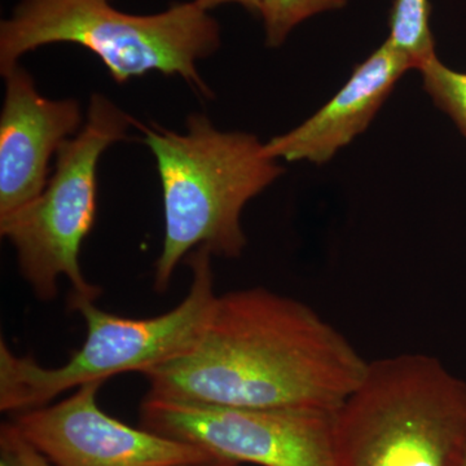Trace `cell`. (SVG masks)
I'll return each instance as SVG.
<instances>
[{
  "instance_id": "1",
  "label": "cell",
  "mask_w": 466,
  "mask_h": 466,
  "mask_svg": "<svg viewBox=\"0 0 466 466\" xmlns=\"http://www.w3.org/2000/svg\"><path fill=\"white\" fill-rule=\"evenodd\" d=\"M370 361L315 309L265 288L218 296L198 341L147 372V397L336 412Z\"/></svg>"
},
{
  "instance_id": "2",
  "label": "cell",
  "mask_w": 466,
  "mask_h": 466,
  "mask_svg": "<svg viewBox=\"0 0 466 466\" xmlns=\"http://www.w3.org/2000/svg\"><path fill=\"white\" fill-rule=\"evenodd\" d=\"M157 164L165 236L156 263L155 290L167 291L177 265L193 250L238 258L247 238L245 205L275 182L284 168L256 135L218 130L207 116L191 115L186 133L140 125Z\"/></svg>"
},
{
  "instance_id": "3",
  "label": "cell",
  "mask_w": 466,
  "mask_h": 466,
  "mask_svg": "<svg viewBox=\"0 0 466 466\" xmlns=\"http://www.w3.org/2000/svg\"><path fill=\"white\" fill-rule=\"evenodd\" d=\"M465 458L466 382L431 355L370 361L334 413L332 466H460Z\"/></svg>"
},
{
  "instance_id": "4",
  "label": "cell",
  "mask_w": 466,
  "mask_h": 466,
  "mask_svg": "<svg viewBox=\"0 0 466 466\" xmlns=\"http://www.w3.org/2000/svg\"><path fill=\"white\" fill-rule=\"evenodd\" d=\"M52 43H75L100 58L116 84L158 72L210 96L198 63L218 50L219 25L195 0L156 15L125 14L109 0H20L0 24V73Z\"/></svg>"
},
{
  "instance_id": "5",
  "label": "cell",
  "mask_w": 466,
  "mask_h": 466,
  "mask_svg": "<svg viewBox=\"0 0 466 466\" xmlns=\"http://www.w3.org/2000/svg\"><path fill=\"white\" fill-rule=\"evenodd\" d=\"M211 251L198 248L187 257L192 283L177 308L148 319L118 317L95 305V299H70L86 324V339L69 360L43 367L18 357L0 342V410L21 413L47 406L63 392L122 373L146 375L195 345L216 303Z\"/></svg>"
},
{
  "instance_id": "6",
  "label": "cell",
  "mask_w": 466,
  "mask_h": 466,
  "mask_svg": "<svg viewBox=\"0 0 466 466\" xmlns=\"http://www.w3.org/2000/svg\"><path fill=\"white\" fill-rule=\"evenodd\" d=\"M133 125L108 97L92 95L84 127L58 149L45 191L0 219V233L16 250L21 274L39 299L56 297L60 278L70 281L76 299L99 297L79 258L96 217L99 159L112 144L126 139Z\"/></svg>"
},
{
  "instance_id": "7",
  "label": "cell",
  "mask_w": 466,
  "mask_h": 466,
  "mask_svg": "<svg viewBox=\"0 0 466 466\" xmlns=\"http://www.w3.org/2000/svg\"><path fill=\"white\" fill-rule=\"evenodd\" d=\"M334 413L202 406L146 397L140 426L238 464L332 466Z\"/></svg>"
},
{
  "instance_id": "8",
  "label": "cell",
  "mask_w": 466,
  "mask_h": 466,
  "mask_svg": "<svg viewBox=\"0 0 466 466\" xmlns=\"http://www.w3.org/2000/svg\"><path fill=\"white\" fill-rule=\"evenodd\" d=\"M101 386L87 383L56 404L17 413L12 422L56 466H177L216 458L104 412L97 404Z\"/></svg>"
},
{
  "instance_id": "9",
  "label": "cell",
  "mask_w": 466,
  "mask_h": 466,
  "mask_svg": "<svg viewBox=\"0 0 466 466\" xmlns=\"http://www.w3.org/2000/svg\"><path fill=\"white\" fill-rule=\"evenodd\" d=\"M0 115V219L35 200L50 180L52 156L84 127L81 104L51 100L24 67L5 75Z\"/></svg>"
},
{
  "instance_id": "10",
  "label": "cell",
  "mask_w": 466,
  "mask_h": 466,
  "mask_svg": "<svg viewBox=\"0 0 466 466\" xmlns=\"http://www.w3.org/2000/svg\"><path fill=\"white\" fill-rule=\"evenodd\" d=\"M412 60L389 39L355 67L341 90L296 128L265 143L269 158L323 165L363 134Z\"/></svg>"
},
{
  "instance_id": "11",
  "label": "cell",
  "mask_w": 466,
  "mask_h": 466,
  "mask_svg": "<svg viewBox=\"0 0 466 466\" xmlns=\"http://www.w3.org/2000/svg\"><path fill=\"white\" fill-rule=\"evenodd\" d=\"M429 20V0H395L392 5L388 39L412 60L416 70L429 58L437 56Z\"/></svg>"
},
{
  "instance_id": "12",
  "label": "cell",
  "mask_w": 466,
  "mask_h": 466,
  "mask_svg": "<svg viewBox=\"0 0 466 466\" xmlns=\"http://www.w3.org/2000/svg\"><path fill=\"white\" fill-rule=\"evenodd\" d=\"M425 91L466 137V73L456 72L434 56L419 67Z\"/></svg>"
},
{
  "instance_id": "13",
  "label": "cell",
  "mask_w": 466,
  "mask_h": 466,
  "mask_svg": "<svg viewBox=\"0 0 466 466\" xmlns=\"http://www.w3.org/2000/svg\"><path fill=\"white\" fill-rule=\"evenodd\" d=\"M346 3L348 0H269L260 14L265 23L267 46L279 47L302 21L345 7Z\"/></svg>"
},
{
  "instance_id": "14",
  "label": "cell",
  "mask_w": 466,
  "mask_h": 466,
  "mask_svg": "<svg viewBox=\"0 0 466 466\" xmlns=\"http://www.w3.org/2000/svg\"><path fill=\"white\" fill-rule=\"evenodd\" d=\"M0 466H56L20 433L14 422L0 428Z\"/></svg>"
},
{
  "instance_id": "15",
  "label": "cell",
  "mask_w": 466,
  "mask_h": 466,
  "mask_svg": "<svg viewBox=\"0 0 466 466\" xmlns=\"http://www.w3.org/2000/svg\"><path fill=\"white\" fill-rule=\"evenodd\" d=\"M195 2L205 11H210V9L219 7L222 5H228V3H238L242 7L260 15L269 0H195Z\"/></svg>"
},
{
  "instance_id": "16",
  "label": "cell",
  "mask_w": 466,
  "mask_h": 466,
  "mask_svg": "<svg viewBox=\"0 0 466 466\" xmlns=\"http://www.w3.org/2000/svg\"><path fill=\"white\" fill-rule=\"evenodd\" d=\"M177 466H242V464L231 461V460L213 458L204 460V461L187 462V464H180Z\"/></svg>"
},
{
  "instance_id": "17",
  "label": "cell",
  "mask_w": 466,
  "mask_h": 466,
  "mask_svg": "<svg viewBox=\"0 0 466 466\" xmlns=\"http://www.w3.org/2000/svg\"><path fill=\"white\" fill-rule=\"evenodd\" d=\"M460 466H466V458L464 459V461L461 462V465Z\"/></svg>"
}]
</instances>
